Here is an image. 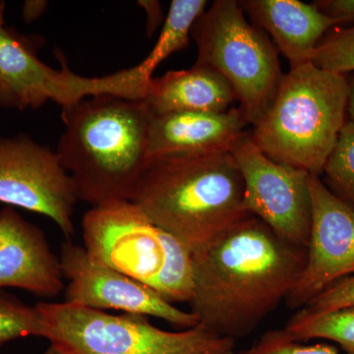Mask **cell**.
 Segmentation results:
<instances>
[{
  "label": "cell",
  "instance_id": "obj_7",
  "mask_svg": "<svg viewBox=\"0 0 354 354\" xmlns=\"http://www.w3.org/2000/svg\"><path fill=\"white\" fill-rule=\"evenodd\" d=\"M239 1L216 0L198 18L191 38L196 43V65L227 80L248 124L261 120L285 74L279 50L264 31L251 24Z\"/></svg>",
  "mask_w": 354,
  "mask_h": 354
},
{
  "label": "cell",
  "instance_id": "obj_2",
  "mask_svg": "<svg viewBox=\"0 0 354 354\" xmlns=\"http://www.w3.org/2000/svg\"><path fill=\"white\" fill-rule=\"evenodd\" d=\"M62 120L55 153L78 200L131 201L149 160L151 113L143 100L95 95L62 109Z\"/></svg>",
  "mask_w": 354,
  "mask_h": 354
},
{
  "label": "cell",
  "instance_id": "obj_23",
  "mask_svg": "<svg viewBox=\"0 0 354 354\" xmlns=\"http://www.w3.org/2000/svg\"><path fill=\"white\" fill-rule=\"evenodd\" d=\"M313 4L337 25L354 23V0H316Z\"/></svg>",
  "mask_w": 354,
  "mask_h": 354
},
{
  "label": "cell",
  "instance_id": "obj_12",
  "mask_svg": "<svg viewBox=\"0 0 354 354\" xmlns=\"http://www.w3.org/2000/svg\"><path fill=\"white\" fill-rule=\"evenodd\" d=\"M6 288L50 298L65 290L59 257L43 230L8 206L0 209V290Z\"/></svg>",
  "mask_w": 354,
  "mask_h": 354
},
{
  "label": "cell",
  "instance_id": "obj_19",
  "mask_svg": "<svg viewBox=\"0 0 354 354\" xmlns=\"http://www.w3.org/2000/svg\"><path fill=\"white\" fill-rule=\"evenodd\" d=\"M26 337H44L41 314L36 306L0 290V346Z\"/></svg>",
  "mask_w": 354,
  "mask_h": 354
},
{
  "label": "cell",
  "instance_id": "obj_13",
  "mask_svg": "<svg viewBox=\"0 0 354 354\" xmlns=\"http://www.w3.org/2000/svg\"><path fill=\"white\" fill-rule=\"evenodd\" d=\"M248 125L241 109L225 113L176 111L151 115L148 157L230 151Z\"/></svg>",
  "mask_w": 354,
  "mask_h": 354
},
{
  "label": "cell",
  "instance_id": "obj_9",
  "mask_svg": "<svg viewBox=\"0 0 354 354\" xmlns=\"http://www.w3.org/2000/svg\"><path fill=\"white\" fill-rule=\"evenodd\" d=\"M77 201L57 153L23 133L0 136V203L50 218L70 239Z\"/></svg>",
  "mask_w": 354,
  "mask_h": 354
},
{
  "label": "cell",
  "instance_id": "obj_15",
  "mask_svg": "<svg viewBox=\"0 0 354 354\" xmlns=\"http://www.w3.org/2000/svg\"><path fill=\"white\" fill-rule=\"evenodd\" d=\"M234 91L214 70L194 64L153 78L143 102L151 115L176 111L225 113L235 101Z\"/></svg>",
  "mask_w": 354,
  "mask_h": 354
},
{
  "label": "cell",
  "instance_id": "obj_1",
  "mask_svg": "<svg viewBox=\"0 0 354 354\" xmlns=\"http://www.w3.org/2000/svg\"><path fill=\"white\" fill-rule=\"evenodd\" d=\"M306 258V248L247 216L191 252L190 312L216 335L248 337L286 300Z\"/></svg>",
  "mask_w": 354,
  "mask_h": 354
},
{
  "label": "cell",
  "instance_id": "obj_17",
  "mask_svg": "<svg viewBox=\"0 0 354 354\" xmlns=\"http://www.w3.org/2000/svg\"><path fill=\"white\" fill-rule=\"evenodd\" d=\"M283 330L297 342L326 339L354 354V306L326 313L311 314L299 309Z\"/></svg>",
  "mask_w": 354,
  "mask_h": 354
},
{
  "label": "cell",
  "instance_id": "obj_27",
  "mask_svg": "<svg viewBox=\"0 0 354 354\" xmlns=\"http://www.w3.org/2000/svg\"><path fill=\"white\" fill-rule=\"evenodd\" d=\"M4 9H6V3L3 1H0V27L4 26Z\"/></svg>",
  "mask_w": 354,
  "mask_h": 354
},
{
  "label": "cell",
  "instance_id": "obj_24",
  "mask_svg": "<svg viewBox=\"0 0 354 354\" xmlns=\"http://www.w3.org/2000/svg\"><path fill=\"white\" fill-rule=\"evenodd\" d=\"M48 6V2L43 1V0H27V1H24L22 10H21L23 21L28 23V24L36 22L46 12Z\"/></svg>",
  "mask_w": 354,
  "mask_h": 354
},
{
  "label": "cell",
  "instance_id": "obj_14",
  "mask_svg": "<svg viewBox=\"0 0 354 354\" xmlns=\"http://www.w3.org/2000/svg\"><path fill=\"white\" fill-rule=\"evenodd\" d=\"M239 4L254 25L272 37L290 69L311 62L324 34L337 26L313 3L299 0H243Z\"/></svg>",
  "mask_w": 354,
  "mask_h": 354
},
{
  "label": "cell",
  "instance_id": "obj_18",
  "mask_svg": "<svg viewBox=\"0 0 354 354\" xmlns=\"http://www.w3.org/2000/svg\"><path fill=\"white\" fill-rule=\"evenodd\" d=\"M325 185L354 209V124L346 120L335 148L324 165Z\"/></svg>",
  "mask_w": 354,
  "mask_h": 354
},
{
  "label": "cell",
  "instance_id": "obj_5",
  "mask_svg": "<svg viewBox=\"0 0 354 354\" xmlns=\"http://www.w3.org/2000/svg\"><path fill=\"white\" fill-rule=\"evenodd\" d=\"M82 230L84 248L93 262L150 286L172 304L189 302L190 251L155 225L134 202L93 207L83 216Z\"/></svg>",
  "mask_w": 354,
  "mask_h": 354
},
{
  "label": "cell",
  "instance_id": "obj_10",
  "mask_svg": "<svg viewBox=\"0 0 354 354\" xmlns=\"http://www.w3.org/2000/svg\"><path fill=\"white\" fill-rule=\"evenodd\" d=\"M59 262L62 276L67 281L65 302L102 311L114 309L153 316L181 330L198 325L196 317L191 312L177 308L150 286L93 262L85 248L70 239L62 243Z\"/></svg>",
  "mask_w": 354,
  "mask_h": 354
},
{
  "label": "cell",
  "instance_id": "obj_22",
  "mask_svg": "<svg viewBox=\"0 0 354 354\" xmlns=\"http://www.w3.org/2000/svg\"><path fill=\"white\" fill-rule=\"evenodd\" d=\"M354 306V272L319 293L302 310L311 314L326 313Z\"/></svg>",
  "mask_w": 354,
  "mask_h": 354
},
{
  "label": "cell",
  "instance_id": "obj_6",
  "mask_svg": "<svg viewBox=\"0 0 354 354\" xmlns=\"http://www.w3.org/2000/svg\"><path fill=\"white\" fill-rule=\"evenodd\" d=\"M44 339L62 354H234L236 341L198 324L165 330L138 314L113 315L64 302H38Z\"/></svg>",
  "mask_w": 354,
  "mask_h": 354
},
{
  "label": "cell",
  "instance_id": "obj_26",
  "mask_svg": "<svg viewBox=\"0 0 354 354\" xmlns=\"http://www.w3.org/2000/svg\"><path fill=\"white\" fill-rule=\"evenodd\" d=\"M348 80V104H346V116L348 120L354 124V74L346 76Z\"/></svg>",
  "mask_w": 354,
  "mask_h": 354
},
{
  "label": "cell",
  "instance_id": "obj_28",
  "mask_svg": "<svg viewBox=\"0 0 354 354\" xmlns=\"http://www.w3.org/2000/svg\"><path fill=\"white\" fill-rule=\"evenodd\" d=\"M43 354H62L60 353L59 351H57V348H53V346H50V348L46 349V351Z\"/></svg>",
  "mask_w": 354,
  "mask_h": 354
},
{
  "label": "cell",
  "instance_id": "obj_21",
  "mask_svg": "<svg viewBox=\"0 0 354 354\" xmlns=\"http://www.w3.org/2000/svg\"><path fill=\"white\" fill-rule=\"evenodd\" d=\"M245 354H339L332 344H305L293 339L285 330L266 332Z\"/></svg>",
  "mask_w": 354,
  "mask_h": 354
},
{
  "label": "cell",
  "instance_id": "obj_4",
  "mask_svg": "<svg viewBox=\"0 0 354 354\" xmlns=\"http://www.w3.org/2000/svg\"><path fill=\"white\" fill-rule=\"evenodd\" d=\"M346 104V76L308 62L285 74L251 138L274 162L321 176L348 120Z\"/></svg>",
  "mask_w": 354,
  "mask_h": 354
},
{
  "label": "cell",
  "instance_id": "obj_16",
  "mask_svg": "<svg viewBox=\"0 0 354 354\" xmlns=\"http://www.w3.org/2000/svg\"><path fill=\"white\" fill-rule=\"evenodd\" d=\"M206 0H174L169 6L162 31L148 57L138 64L147 76L153 78L156 68L167 57L189 44L191 31L204 13Z\"/></svg>",
  "mask_w": 354,
  "mask_h": 354
},
{
  "label": "cell",
  "instance_id": "obj_25",
  "mask_svg": "<svg viewBox=\"0 0 354 354\" xmlns=\"http://www.w3.org/2000/svg\"><path fill=\"white\" fill-rule=\"evenodd\" d=\"M139 3L146 9L148 14V31L152 35L156 26L160 24L162 21V14L160 3L157 1H140Z\"/></svg>",
  "mask_w": 354,
  "mask_h": 354
},
{
  "label": "cell",
  "instance_id": "obj_20",
  "mask_svg": "<svg viewBox=\"0 0 354 354\" xmlns=\"http://www.w3.org/2000/svg\"><path fill=\"white\" fill-rule=\"evenodd\" d=\"M319 68L348 76L354 72V26L323 37L312 55Z\"/></svg>",
  "mask_w": 354,
  "mask_h": 354
},
{
  "label": "cell",
  "instance_id": "obj_11",
  "mask_svg": "<svg viewBox=\"0 0 354 354\" xmlns=\"http://www.w3.org/2000/svg\"><path fill=\"white\" fill-rule=\"evenodd\" d=\"M312 223L306 264L286 298L301 309L319 293L354 272V209L333 194L320 176L309 174Z\"/></svg>",
  "mask_w": 354,
  "mask_h": 354
},
{
  "label": "cell",
  "instance_id": "obj_3",
  "mask_svg": "<svg viewBox=\"0 0 354 354\" xmlns=\"http://www.w3.org/2000/svg\"><path fill=\"white\" fill-rule=\"evenodd\" d=\"M230 151L150 158L132 197L158 227L190 252L249 216Z\"/></svg>",
  "mask_w": 354,
  "mask_h": 354
},
{
  "label": "cell",
  "instance_id": "obj_8",
  "mask_svg": "<svg viewBox=\"0 0 354 354\" xmlns=\"http://www.w3.org/2000/svg\"><path fill=\"white\" fill-rule=\"evenodd\" d=\"M244 184V209L281 239L308 245L312 223L309 174L268 158L245 132L230 149Z\"/></svg>",
  "mask_w": 354,
  "mask_h": 354
}]
</instances>
